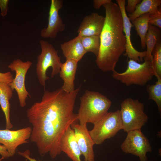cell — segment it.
<instances>
[{"mask_svg": "<svg viewBox=\"0 0 161 161\" xmlns=\"http://www.w3.org/2000/svg\"><path fill=\"white\" fill-rule=\"evenodd\" d=\"M80 88V86L69 93L61 88L53 91L44 90L41 101L27 109V117L32 126L30 139L35 143L41 156L48 153L54 159L61 154L62 137L78 121L74 110Z\"/></svg>", "mask_w": 161, "mask_h": 161, "instance_id": "cell-1", "label": "cell"}, {"mask_svg": "<svg viewBox=\"0 0 161 161\" xmlns=\"http://www.w3.org/2000/svg\"><path fill=\"white\" fill-rule=\"evenodd\" d=\"M103 6L105 10V21L100 35V49L95 62L102 71L113 72L125 51L126 39L123 19L117 4L111 1Z\"/></svg>", "mask_w": 161, "mask_h": 161, "instance_id": "cell-2", "label": "cell"}, {"mask_svg": "<svg viewBox=\"0 0 161 161\" xmlns=\"http://www.w3.org/2000/svg\"><path fill=\"white\" fill-rule=\"evenodd\" d=\"M77 114L79 123L93 124L108 112L112 102L107 97L96 92L86 90L80 98Z\"/></svg>", "mask_w": 161, "mask_h": 161, "instance_id": "cell-3", "label": "cell"}, {"mask_svg": "<svg viewBox=\"0 0 161 161\" xmlns=\"http://www.w3.org/2000/svg\"><path fill=\"white\" fill-rule=\"evenodd\" d=\"M144 59V61L142 63L130 59L126 69L122 73L115 70L112 72V78L127 86L132 85L144 86L152 79L154 73L152 60L145 58Z\"/></svg>", "mask_w": 161, "mask_h": 161, "instance_id": "cell-4", "label": "cell"}, {"mask_svg": "<svg viewBox=\"0 0 161 161\" xmlns=\"http://www.w3.org/2000/svg\"><path fill=\"white\" fill-rule=\"evenodd\" d=\"M39 43L41 50L37 57L36 71L39 83L45 87L46 81L49 79L46 75L48 69L52 68L51 76L53 78L59 73L62 63L58 51L51 44L43 40H40Z\"/></svg>", "mask_w": 161, "mask_h": 161, "instance_id": "cell-5", "label": "cell"}, {"mask_svg": "<svg viewBox=\"0 0 161 161\" xmlns=\"http://www.w3.org/2000/svg\"><path fill=\"white\" fill-rule=\"evenodd\" d=\"M120 106L122 129L124 131L141 130L148 119L144 111L143 103L128 97L121 102Z\"/></svg>", "mask_w": 161, "mask_h": 161, "instance_id": "cell-6", "label": "cell"}, {"mask_svg": "<svg viewBox=\"0 0 161 161\" xmlns=\"http://www.w3.org/2000/svg\"><path fill=\"white\" fill-rule=\"evenodd\" d=\"M94 125L89 134L95 144H101L122 129L120 110L108 112Z\"/></svg>", "mask_w": 161, "mask_h": 161, "instance_id": "cell-7", "label": "cell"}, {"mask_svg": "<svg viewBox=\"0 0 161 161\" xmlns=\"http://www.w3.org/2000/svg\"><path fill=\"white\" fill-rule=\"evenodd\" d=\"M127 133L125 140L120 146L123 151L138 157L140 161H147L146 153L152 151L148 139L141 130L131 131Z\"/></svg>", "mask_w": 161, "mask_h": 161, "instance_id": "cell-8", "label": "cell"}, {"mask_svg": "<svg viewBox=\"0 0 161 161\" xmlns=\"http://www.w3.org/2000/svg\"><path fill=\"white\" fill-rule=\"evenodd\" d=\"M32 64L30 61L24 62L18 58L13 60L8 66L12 71L16 72L15 78L8 85L13 91L14 90L16 91L20 105L22 108L26 106V98L28 96H30L26 88L25 78L27 73Z\"/></svg>", "mask_w": 161, "mask_h": 161, "instance_id": "cell-9", "label": "cell"}, {"mask_svg": "<svg viewBox=\"0 0 161 161\" xmlns=\"http://www.w3.org/2000/svg\"><path fill=\"white\" fill-rule=\"evenodd\" d=\"M32 131L30 126L16 130H0V144L5 147L10 157H13L18 146L28 143Z\"/></svg>", "mask_w": 161, "mask_h": 161, "instance_id": "cell-10", "label": "cell"}, {"mask_svg": "<svg viewBox=\"0 0 161 161\" xmlns=\"http://www.w3.org/2000/svg\"><path fill=\"white\" fill-rule=\"evenodd\" d=\"M63 4L62 0H51L47 26L42 29L40 32V36L42 38L54 39L58 32L65 30V24L59 14Z\"/></svg>", "mask_w": 161, "mask_h": 161, "instance_id": "cell-11", "label": "cell"}, {"mask_svg": "<svg viewBox=\"0 0 161 161\" xmlns=\"http://www.w3.org/2000/svg\"><path fill=\"white\" fill-rule=\"evenodd\" d=\"M71 128L74 131L75 139L84 161H95L93 146L95 144L87 127V124L78 123L72 124Z\"/></svg>", "mask_w": 161, "mask_h": 161, "instance_id": "cell-12", "label": "cell"}, {"mask_svg": "<svg viewBox=\"0 0 161 161\" xmlns=\"http://www.w3.org/2000/svg\"><path fill=\"white\" fill-rule=\"evenodd\" d=\"M122 16L123 32L126 39L125 53L124 55L128 58L136 61H142L146 56V51L140 52L136 50L133 46L131 40V31L133 25L131 23L126 13L125 0H116Z\"/></svg>", "mask_w": 161, "mask_h": 161, "instance_id": "cell-13", "label": "cell"}, {"mask_svg": "<svg viewBox=\"0 0 161 161\" xmlns=\"http://www.w3.org/2000/svg\"><path fill=\"white\" fill-rule=\"evenodd\" d=\"M105 17L97 13H92L85 16L78 30L80 37L100 35L103 27Z\"/></svg>", "mask_w": 161, "mask_h": 161, "instance_id": "cell-14", "label": "cell"}, {"mask_svg": "<svg viewBox=\"0 0 161 161\" xmlns=\"http://www.w3.org/2000/svg\"><path fill=\"white\" fill-rule=\"evenodd\" d=\"M61 152L65 153L72 161H81L82 154L76 141L73 130L69 127L62 137L60 141Z\"/></svg>", "mask_w": 161, "mask_h": 161, "instance_id": "cell-15", "label": "cell"}, {"mask_svg": "<svg viewBox=\"0 0 161 161\" xmlns=\"http://www.w3.org/2000/svg\"><path fill=\"white\" fill-rule=\"evenodd\" d=\"M78 62L71 59H66L61 63L59 71L60 77L64 81L61 88L68 93L74 89V80L78 67Z\"/></svg>", "mask_w": 161, "mask_h": 161, "instance_id": "cell-16", "label": "cell"}, {"mask_svg": "<svg viewBox=\"0 0 161 161\" xmlns=\"http://www.w3.org/2000/svg\"><path fill=\"white\" fill-rule=\"evenodd\" d=\"M61 47L66 59H71L78 62L86 53L78 36L61 44Z\"/></svg>", "mask_w": 161, "mask_h": 161, "instance_id": "cell-17", "label": "cell"}, {"mask_svg": "<svg viewBox=\"0 0 161 161\" xmlns=\"http://www.w3.org/2000/svg\"><path fill=\"white\" fill-rule=\"evenodd\" d=\"M13 91L8 84L0 83V105L6 120V129L13 126L10 119V105L9 100L13 96Z\"/></svg>", "mask_w": 161, "mask_h": 161, "instance_id": "cell-18", "label": "cell"}, {"mask_svg": "<svg viewBox=\"0 0 161 161\" xmlns=\"http://www.w3.org/2000/svg\"><path fill=\"white\" fill-rule=\"evenodd\" d=\"M161 4V0H143L137 5L134 12L128 15V17L132 21L143 14H152L158 10Z\"/></svg>", "mask_w": 161, "mask_h": 161, "instance_id": "cell-19", "label": "cell"}, {"mask_svg": "<svg viewBox=\"0 0 161 161\" xmlns=\"http://www.w3.org/2000/svg\"><path fill=\"white\" fill-rule=\"evenodd\" d=\"M160 38V30L159 28L149 24L145 38V43L147 47L145 58L152 60L154 49Z\"/></svg>", "mask_w": 161, "mask_h": 161, "instance_id": "cell-20", "label": "cell"}, {"mask_svg": "<svg viewBox=\"0 0 161 161\" xmlns=\"http://www.w3.org/2000/svg\"><path fill=\"white\" fill-rule=\"evenodd\" d=\"M149 13L143 14L131 21L135 27L137 34L140 37L141 45L143 49L145 47V38L149 26Z\"/></svg>", "mask_w": 161, "mask_h": 161, "instance_id": "cell-21", "label": "cell"}, {"mask_svg": "<svg viewBox=\"0 0 161 161\" xmlns=\"http://www.w3.org/2000/svg\"><path fill=\"white\" fill-rule=\"evenodd\" d=\"M84 49L86 52L93 53L98 55L100 47V35H93L80 37Z\"/></svg>", "mask_w": 161, "mask_h": 161, "instance_id": "cell-22", "label": "cell"}, {"mask_svg": "<svg viewBox=\"0 0 161 161\" xmlns=\"http://www.w3.org/2000/svg\"><path fill=\"white\" fill-rule=\"evenodd\" d=\"M154 84H148L146 86L148 94V100H151L156 103L159 113L161 112V78H158Z\"/></svg>", "mask_w": 161, "mask_h": 161, "instance_id": "cell-23", "label": "cell"}, {"mask_svg": "<svg viewBox=\"0 0 161 161\" xmlns=\"http://www.w3.org/2000/svg\"><path fill=\"white\" fill-rule=\"evenodd\" d=\"M151 61L154 76L161 78V43L159 41L157 44L153 52Z\"/></svg>", "mask_w": 161, "mask_h": 161, "instance_id": "cell-24", "label": "cell"}, {"mask_svg": "<svg viewBox=\"0 0 161 161\" xmlns=\"http://www.w3.org/2000/svg\"><path fill=\"white\" fill-rule=\"evenodd\" d=\"M149 24L156 27L159 28H161V9L159 7L154 13L150 14Z\"/></svg>", "mask_w": 161, "mask_h": 161, "instance_id": "cell-25", "label": "cell"}, {"mask_svg": "<svg viewBox=\"0 0 161 161\" xmlns=\"http://www.w3.org/2000/svg\"><path fill=\"white\" fill-rule=\"evenodd\" d=\"M13 79V75L10 72L5 73L0 72V83L8 84Z\"/></svg>", "mask_w": 161, "mask_h": 161, "instance_id": "cell-26", "label": "cell"}, {"mask_svg": "<svg viewBox=\"0 0 161 161\" xmlns=\"http://www.w3.org/2000/svg\"><path fill=\"white\" fill-rule=\"evenodd\" d=\"M141 1L140 0H128L127 5L125 7L126 11L130 14H132L135 10L137 5Z\"/></svg>", "mask_w": 161, "mask_h": 161, "instance_id": "cell-27", "label": "cell"}, {"mask_svg": "<svg viewBox=\"0 0 161 161\" xmlns=\"http://www.w3.org/2000/svg\"><path fill=\"white\" fill-rule=\"evenodd\" d=\"M9 1V0H0L1 15L3 17L6 16L7 14Z\"/></svg>", "mask_w": 161, "mask_h": 161, "instance_id": "cell-28", "label": "cell"}, {"mask_svg": "<svg viewBox=\"0 0 161 161\" xmlns=\"http://www.w3.org/2000/svg\"><path fill=\"white\" fill-rule=\"evenodd\" d=\"M18 153L19 155L23 157L29 161H42L37 160L35 158L31 157L30 156V153L29 150H27L23 152L19 151Z\"/></svg>", "mask_w": 161, "mask_h": 161, "instance_id": "cell-29", "label": "cell"}, {"mask_svg": "<svg viewBox=\"0 0 161 161\" xmlns=\"http://www.w3.org/2000/svg\"><path fill=\"white\" fill-rule=\"evenodd\" d=\"M111 0H93V7L95 9H99L103 4L108 3Z\"/></svg>", "mask_w": 161, "mask_h": 161, "instance_id": "cell-30", "label": "cell"}, {"mask_svg": "<svg viewBox=\"0 0 161 161\" xmlns=\"http://www.w3.org/2000/svg\"><path fill=\"white\" fill-rule=\"evenodd\" d=\"M0 154L2 156V158L0 161L4 159L10 157L4 145H0Z\"/></svg>", "mask_w": 161, "mask_h": 161, "instance_id": "cell-31", "label": "cell"}]
</instances>
